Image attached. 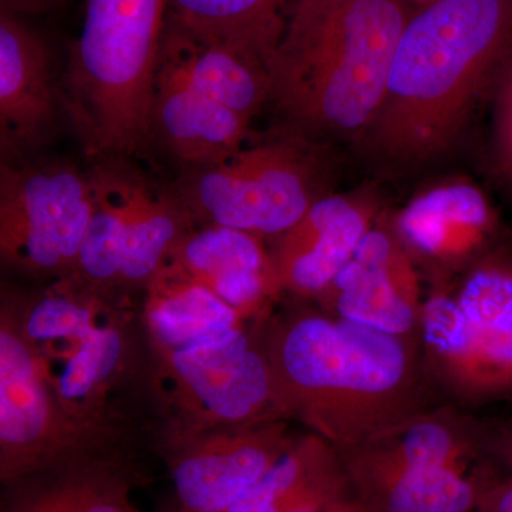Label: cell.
Returning a JSON list of instances; mask_svg holds the SVG:
<instances>
[{
	"label": "cell",
	"mask_w": 512,
	"mask_h": 512,
	"mask_svg": "<svg viewBox=\"0 0 512 512\" xmlns=\"http://www.w3.org/2000/svg\"><path fill=\"white\" fill-rule=\"evenodd\" d=\"M163 49L198 89L249 123L269 99V73L264 64L232 47L198 39L168 16Z\"/></svg>",
	"instance_id": "25"
},
{
	"label": "cell",
	"mask_w": 512,
	"mask_h": 512,
	"mask_svg": "<svg viewBox=\"0 0 512 512\" xmlns=\"http://www.w3.org/2000/svg\"><path fill=\"white\" fill-rule=\"evenodd\" d=\"M285 420L164 443L180 512H228L291 448Z\"/></svg>",
	"instance_id": "11"
},
{
	"label": "cell",
	"mask_w": 512,
	"mask_h": 512,
	"mask_svg": "<svg viewBox=\"0 0 512 512\" xmlns=\"http://www.w3.org/2000/svg\"><path fill=\"white\" fill-rule=\"evenodd\" d=\"M143 322L154 352L190 346L244 325L237 309L167 259L144 286Z\"/></svg>",
	"instance_id": "21"
},
{
	"label": "cell",
	"mask_w": 512,
	"mask_h": 512,
	"mask_svg": "<svg viewBox=\"0 0 512 512\" xmlns=\"http://www.w3.org/2000/svg\"><path fill=\"white\" fill-rule=\"evenodd\" d=\"M315 299L335 318L419 342L424 302L419 272L392 220L383 214Z\"/></svg>",
	"instance_id": "12"
},
{
	"label": "cell",
	"mask_w": 512,
	"mask_h": 512,
	"mask_svg": "<svg viewBox=\"0 0 512 512\" xmlns=\"http://www.w3.org/2000/svg\"><path fill=\"white\" fill-rule=\"evenodd\" d=\"M119 202L126 231V262L121 288L146 286L191 231V218L171 192L157 191L124 158L96 164Z\"/></svg>",
	"instance_id": "20"
},
{
	"label": "cell",
	"mask_w": 512,
	"mask_h": 512,
	"mask_svg": "<svg viewBox=\"0 0 512 512\" xmlns=\"http://www.w3.org/2000/svg\"><path fill=\"white\" fill-rule=\"evenodd\" d=\"M141 480L119 450L74 458L3 484L0 512H140L131 491Z\"/></svg>",
	"instance_id": "18"
},
{
	"label": "cell",
	"mask_w": 512,
	"mask_h": 512,
	"mask_svg": "<svg viewBox=\"0 0 512 512\" xmlns=\"http://www.w3.org/2000/svg\"><path fill=\"white\" fill-rule=\"evenodd\" d=\"M414 9L404 0H346L309 39L269 64V97L312 143H359L379 113L397 42Z\"/></svg>",
	"instance_id": "3"
},
{
	"label": "cell",
	"mask_w": 512,
	"mask_h": 512,
	"mask_svg": "<svg viewBox=\"0 0 512 512\" xmlns=\"http://www.w3.org/2000/svg\"><path fill=\"white\" fill-rule=\"evenodd\" d=\"M93 214L89 174L60 161L0 167V255L37 278L76 272Z\"/></svg>",
	"instance_id": "10"
},
{
	"label": "cell",
	"mask_w": 512,
	"mask_h": 512,
	"mask_svg": "<svg viewBox=\"0 0 512 512\" xmlns=\"http://www.w3.org/2000/svg\"><path fill=\"white\" fill-rule=\"evenodd\" d=\"M512 42V0H437L414 10L376 119L357 146L389 170L450 153L490 96Z\"/></svg>",
	"instance_id": "1"
},
{
	"label": "cell",
	"mask_w": 512,
	"mask_h": 512,
	"mask_svg": "<svg viewBox=\"0 0 512 512\" xmlns=\"http://www.w3.org/2000/svg\"><path fill=\"white\" fill-rule=\"evenodd\" d=\"M392 225L416 265L446 281L495 247L498 218L481 188L458 180L414 195Z\"/></svg>",
	"instance_id": "13"
},
{
	"label": "cell",
	"mask_w": 512,
	"mask_h": 512,
	"mask_svg": "<svg viewBox=\"0 0 512 512\" xmlns=\"http://www.w3.org/2000/svg\"><path fill=\"white\" fill-rule=\"evenodd\" d=\"M295 0H168V19L205 42L232 47L269 69Z\"/></svg>",
	"instance_id": "23"
},
{
	"label": "cell",
	"mask_w": 512,
	"mask_h": 512,
	"mask_svg": "<svg viewBox=\"0 0 512 512\" xmlns=\"http://www.w3.org/2000/svg\"><path fill=\"white\" fill-rule=\"evenodd\" d=\"M339 453L348 476L410 468L470 471L487 456L485 427L453 407H427Z\"/></svg>",
	"instance_id": "15"
},
{
	"label": "cell",
	"mask_w": 512,
	"mask_h": 512,
	"mask_svg": "<svg viewBox=\"0 0 512 512\" xmlns=\"http://www.w3.org/2000/svg\"><path fill=\"white\" fill-rule=\"evenodd\" d=\"M407 5L412 6L414 10L424 8V6L431 5V3L437 2V0H404Z\"/></svg>",
	"instance_id": "33"
},
{
	"label": "cell",
	"mask_w": 512,
	"mask_h": 512,
	"mask_svg": "<svg viewBox=\"0 0 512 512\" xmlns=\"http://www.w3.org/2000/svg\"><path fill=\"white\" fill-rule=\"evenodd\" d=\"M22 332L64 412L113 427L110 396L131 367V320L77 274L20 303Z\"/></svg>",
	"instance_id": "6"
},
{
	"label": "cell",
	"mask_w": 512,
	"mask_h": 512,
	"mask_svg": "<svg viewBox=\"0 0 512 512\" xmlns=\"http://www.w3.org/2000/svg\"><path fill=\"white\" fill-rule=\"evenodd\" d=\"M345 2L346 0H295L291 20L278 52L301 45Z\"/></svg>",
	"instance_id": "28"
},
{
	"label": "cell",
	"mask_w": 512,
	"mask_h": 512,
	"mask_svg": "<svg viewBox=\"0 0 512 512\" xmlns=\"http://www.w3.org/2000/svg\"><path fill=\"white\" fill-rule=\"evenodd\" d=\"M380 215L372 192L319 198L301 220L275 238L269 251L279 295H320L355 255Z\"/></svg>",
	"instance_id": "14"
},
{
	"label": "cell",
	"mask_w": 512,
	"mask_h": 512,
	"mask_svg": "<svg viewBox=\"0 0 512 512\" xmlns=\"http://www.w3.org/2000/svg\"><path fill=\"white\" fill-rule=\"evenodd\" d=\"M264 340L288 419L339 451L427 409L420 342L323 311L292 313Z\"/></svg>",
	"instance_id": "2"
},
{
	"label": "cell",
	"mask_w": 512,
	"mask_h": 512,
	"mask_svg": "<svg viewBox=\"0 0 512 512\" xmlns=\"http://www.w3.org/2000/svg\"><path fill=\"white\" fill-rule=\"evenodd\" d=\"M168 0H86L64 76V106L89 156L144 153Z\"/></svg>",
	"instance_id": "4"
},
{
	"label": "cell",
	"mask_w": 512,
	"mask_h": 512,
	"mask_svg": "<svg viewBox=\"0 0 512 512\" xmlns=\"http://www.w3.org/2000/svg\"><path fill=\"white\" fill-rule=\"evenodd\" d=\"M168 259L217 293L245 320L279 296L271 255L258 235L205 225L188 231Z\"/></svg>",
	"instance_id": "19"
},
{
	"label": "cell",
	"mask_w": 512,
	"mask_h": 512,
	"mask_svg": "<svg viewBox=\"0 0 512 512\" xmlns=\"http://www.w3.org/2000/svg\"><path fill=\"white\" fill-rule=\"evenodd\" d=\"M487 456L494 458L512 477V414L495 423L484 424Z\"/></svg>",
	"instance_id": "29"
},
{
	"label": "cell",
	"mask_w": 512,
	"mask_h": 512,
	"mask_svg": "<svg viewBox=\"0 0 512 512\" xmlns=\"http://www.w3.org/2000/svg\"><path fill=\"white\" fill-rule=\"evenodd\" d=\"M57 116L50 53L19 15L0 12V143L3 154L32 150L52 134Z\"/></svg>",
	"instance_id": "16"
},
{
	"label": "cell",
	"mask_w": 512,
	"mask_h": 512,
	"mask_svg": "<svg viewBox=\"0 0 512 512\" xmlns=\"http://www.w3.org/2000/svg\"><path fill=\"white\" fill-rule=\"evenodd\" d=\"M350 490L338 448L308 433L228 512H320Z\"/></svg>",
	"instance_id": "22"
},
{
	"label": "cell",
	"mask_w": 512,
	"mask_h": 512,
	"mask_svg": "<svg viewBox=\"0 0 512 512\" xmlns=\"http://www.w3.org/2000/svg\"><path fill=\"white\" fill-rule=\"evenodd\" d=\"M2 9L16 13V15H35L55 9L63 0H0Z\"/></svg>",
	"instance_id": "31"
},
{
	"label": "cell",
	"mask_w": 512,
	"mask_h": 512,
	"mask_svg": "<svg viewBox=\"0 0 512 512\" xmlns=\"http://www.w3.org/2000/svg\"><path fill=\"white\" fill-rule=\"evenodd\" d=\"M154 355L168 421L161 444L288 419L265 340L245 325Z\"/></svg>",
	"instance_id": "7"
},
{
	"label": "cell",
	"mask_w": 512,
	"mask_h": 512,
	"mask_svg": "<svg viewBox=\"0 0 512 512\" xmlns=\"http://www.w3.org/2000/svg\"><path fill=\"white\" fill-rule=\"evenodd\" d=\"M113 427L69 416L22 332L20 303L0 313V481L12 483L74 458L116 450Z\"/></svg>",
	"instance_id": "9"
},
{
	"label": "cell",
	"mask_w": 512,
	"mask_h": 512,
	"mask_svg": "<svg viewBox=\"0 0 512 512\" xmlns=\"http://www.w3.org/2000/svg\"><path fill=\"white\" fill-rule=\"evenodd\" d=\"M477 512H512V477L491 471L485 481Z\"/></svg>",
	"instance_id": "30"
},
{
	"label": "cell",
	"mask_w": 512,
	"mask_h": 512,
	"mask_svg": "<svg viewBox=\"0 0 512 512\" xmlns=\"http://www.w3.org/2000/svg\"><path fill=\"white\" fill-rule=\"evenodd\" d=\"M493 468H410L349 476L370 512H477Z\"/></svg>",
	"instance_id": "24"
},
{
	"label": "cell",
	"mask_w": 512,
	"mask_h": 512,
	"mask_svg": "<svg viewBox=\"0 0 512 512\" xmlns=\"http://www.w3.org/2000/svg\"><path fill=\"white\" fill-rule=\"evenodd\" d=\"M249 121L212 99L188 79L161 46L153 100V133L190 167L214 164L237 153L249 138Z\"/></svg>",
	"instance_id": "17"
},
{
	"label": "cell",
	"mask_w": 512,
	"mask_h": 512,
	"mask_svg": "<svg viewBox=\"0 0 512 512\" xmlns=\"http://www.w3.org/2000/svg\"><path fill=\"white\" fill-rule=\"evenodd\" d=\"M490 101L495 164L512 184V42L495 76Z\"/></svg>",
	"instance_id": "27"
},
{
	"label": "cell",
	"mask_w": 512,
	"mask_h": 512,
	"mask_svg": "<svg viewBox=\"0 0 512 512\" xmlns=\"http://www.w3.org/2000/svg\"><path fill=\"white\" fill-rule=\"evenodd\" d=\"M318 147L295 133L242 147L188 168L171 194L192 221L278 238L326 195Z\"/></svg>",
	"instance_id": "8"
},
{
	"label": "cell",
	"mask_w": 512,
	"mask_h": 512,
	"mask_svg": "<svg viewBox=\"0 0 512 512\" xmlns=\"http://www.w3.org/2000/svg\"><path fill=\"white\" fill-rule=\"evenodd\" d=\"M461 272L424 296L426 375L461 402L512 399V249L495 245Z\"/></svg>",
	"instance_id": "5"
},
{
	"label": "cell",
	"mask_w": 512,
	"mask_h": 512,
	"mask_svg": "<svg viewBox=\"0 0 512 512\" xmlns=\"http://www.w3.org/2000/svg\"><path fill=\"white\" fill-rule=\"evenodd\" d=\"M87 174L92 183L93 214L74 274L99 291L110 293L121 288V274L126 262V231L119 202L106 178L96 165Z\"/></svg>",
	"instance_id": "26"
},
{
	"label": "cell",
	"mask_w": 512,
	"mask_h": 512,
	"mask_svg": "<svg viewBox=\"0 0 512 512\" xmlns=\"http://www.w3.org/2000/svg\"><path fill=\"white\" fill-rule=\"evenodd\" d=\"M320 512H370L367 505L360 500L355 491L350 490L349 493L342 495L338 500L329 504L325 510Z\"/></svg>",
	"instance_id": "32"
}]
</instances>
